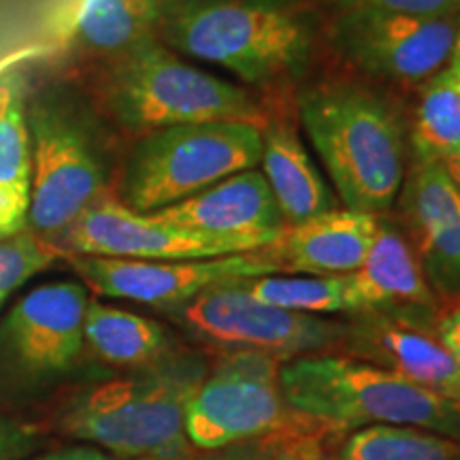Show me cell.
I'll use <instances>...</instances> for the list:
<instances>
[{"instance_id": "cell-18", "label": "cell", "mask_w": 460, "mask_h": 460, "mask_svg": "<svg viewBox=\"0 0 460 460\" xmlns=\"http://www.w3.org/2000/svg\"><path fill=\"white\" fill-rule=\"evenodd\" d=\"M356 314L377 312L433 322L437 301L416 252L399 230L379 224L358 271L349 273Z\"/></svg>"}, {"instance_id": "cell-5", "label": "cell", "mask_w": 460, "mask_h": 460, "mask_svg": "<svg viewBox=\"0 0 460 460\" xmlns=\"http://www.w3.org/2000/svg\"><path fill=\"white\" fill-rule=\"evenodd\" d=\"M105 99L119 124L143 132L258 115L245 90L188 65L156 37L111 58Z\"/></svg>"}, {"instance_id": "cell-1", "label": "cell", "mask_w": 460, "mask_h": 460, "mask_svg": "<svg viewBox=\"0 0 460 460\" xmlns=\"http://www.w3.org/2000/svg\"><path fill=\"white\" fill-rule=\"evenodd\" d=\"M207 371L197 354L164 356L79 394L62 413V430L119 458L188 460L186 405Z\"/></svg>"}, {"instance_id": "cell-28", "label": "cell", "mask_w": 460, "mask_h": 460, "mask_svg": "<svg viewBox=\"0 0 460 460\" xmlns=\"http://www.w3.org/2000/svg\"><path fill=\"white\" fill-rule=\"evenodd\" d=\"M37 429L0 413V460H24L37 450Z\"/></svg>"}, {"instance_id": "cell-27", "label": "cell", "mask_w": 460, "mask_h": 460, "mask_svg": "<svg viewBox=\"0 0 460 460\" xmlns=\"http://www.w3.org/2000/svg\"><path fill=\"white\" fill-rule=\"evenodd\" d=\"M341 9H376L413 17H450L460 0H332Z\"/></svg>"}, {"instance_id": "cell-3", "label": "cell", "mask_w": 460, "mask_h": 460, "mask_svg": "<svg viewBox=\"0 0 460 460\" xmlns=\"http://www.w3.org/2000/svg\"><path fill=\"white\" fill-rule=\"evenodd\" d=\"M156 32L252 85L296 77L312 56V31L284 0H166Z\"/></svg>"}, {"instance_id": "cell-24", "label": "cell", "mask_w": 460, "mask_h": 460, "mask_svg": "<svg viewBox=\"0 0 460 460\" xmlns=\"http://www.w3.org/2000/svg\"><path fill=\"white\" fill-rule=\"evenodd\" d=\"M245 292L258 301L290 309L298 314L331 315L341 312L356 314L349 275H303V278H281V275H261L241 279Z\"/></svg>"}, {"instance_id": "cell-14", "label": "cell", "mask_w": 460, "mask_h": 460, "mask_svg": "<svg viewBox=\"0 0 460 460\" xmlns=\"http://www.w3.org/2000/svg\"><path fill=\"white\" fill-rule=\"evenodd\" d=\"M343 343L360 360L460 405V369L433 331V322L367 312L345 326Z\"/></svg>"}, {"instance_id": "cell-16", "label": "cell", "mask_w": 460, "mask_h": 460, "mask_svg": "<svg viewBox=\"0 0 460 460\" xmlns=\"http://www.w3.org/2000/svg\"><path fill=\"white\" fill-rule=\"evenodd\" d=\"M402 216L430 281L460 295V188L444 164H416L402 188Z\"/></svg>"}, {"instance_id": "cell-20", "label": "cell", "mask_w": 460, "mask_h": 460, "mask_svg": "<svg viewBox=\"0 0 460 460\" xmlns=\"http://www.w3.org/2000/svg\"><path fill=\"white\" fill-rule=\"evenodd\" d=\"M26 79L0 73V237L26 228L31 203V139L26 122Z\"/></svg>"}, {"instance_id": "cell-7", "label": "cell", "mask_w": 460, "mask_h": 460, "mask_svg": "<svg viewBox=\"0 0 460 460\" xmlns=\"http://www.w3.org/2000/svg\"><path fill=\"white\" fill-rule=\"evenodd\" d=\"M31 203L26 228L56 243L105 192V166L68 105L37 96L26 105Z\"/></svg>"}, {"instance_id": "cell-13", "label": "cell", "mask_w": 460, "mask_h": 460, "mask_svg": "<svg viewBox=\"0 0 460 460\" xmlns=\"http://www.w3.org/2000/svg\"><path fill=\"white\" fill-rule=\"evenodd\" d=\"M458 20L413 17L376 9H341L332 39L365 73L396 82H420L444 71Z\"/></svg>"}, {"instance_id": "cell-34", "label": "cell", "mask_w": 460, "mask_h": 460, "mask_svg": "<svg viewBox=\"0 0 460 460\" xmlns=\"http://www.w3.org/2000/svg\"><path fill=\"white\" fill-rule=\"evenodd\" d=\"M444 166H446V171L450 172V177L454 180V183H456V186L460 188V149H458L456 154H454L450 160H447Z\"/></svg>"}, {"instance_id": "cell-10", "label": "cell", "mask_w": 460, "mask_h": 460, "mask_svg": "<svg viewBox=\"0 0 460 460\" xmlns=\"http://www.w3.org/2000/svg\"><path fill=\"white\" fill-rule=\"evenodd\" d=\"M88 292L79 281L32 288L0 320V377L26 386L49 384L84 352Z\"/></svg>"}, {"instance_id": "cell-4", "label": "cell", "mask_w": 460, "mask_h": 460, "mask_svg": "<svg viewBox=\"0 0 460 460\" xmlns=\"http://www.w3.org/2000/svg\"><path fill=\"white\" fill-rule=\"evenodd\" d=\"M286 405L331 427L401 424L460 441V405L382 367L329 354H305L279 367Z\"/></svg>"}, {"instance_id": "cell-8", "label": "cell", "mask_w": 460, "mask_h": 460, "mask_svg": "<svg viewBox=\"0 0 460 460\" xmlns=\"http://www.w3.org/2000/svg\"><path fill=\"white\" fill-rule=\"evenodd\" d=\"M239 281L209 288L190 303L172 309V314L194 337L228 352L252 349L278 360H290L343 343L345 326L341 322L262 303L245 292Z\"/></svg>"}, {"instance_id": "cell-32", "label": "cell", "mask_w": 460, "mask_h": 460, "mask_svg": "<svg viewBox=\"0 0 460 460\" xmlns=\"http://www.w3.org/2000/svg\"><path fill=\"white\" fill-rule=\"evenodd\" d=\"M24 460H113V456L101 447L84 444V446H68L62 450L41 454V456L24 458Z\"/></svg>"}, {"instance_id": "cell-22", "label": "cell", "mask_w": 460, "mask_h": 460, "mask_svg": "<svg viewBox=\"0 0 460 460\" xmlns=\"http://www.w3.org/2000/svg\"><path fill=\"white\" fill-rule=\"evenodd\" d=\"M166 0H85L75 22V41L84 51L118 58L156 37Z\"/></svg>"}, {"instance_id": "cell-33", "label": "cell", "mask_w": 460, "mask_h": 460, "mask_svg": "<svg viewBox=\"0 0 460 460\" xmlns=\"http://www.w3.org/2000/svg\"><path fill=\"white\" fill-rule=\"evenodd\" d=\"M447 68H452L454 73L460 75V22H458V28H456V37H454L452 56H450V62H447Z\"/></svg>"}, {"instance_id": "cell-31", "label": "cell", "mask_w": 460, "mask_h": 460, "mask_svg": "<svg viewBox=\"0 0 460 460\" xmlns=\"http://www.w3.org/2000/svg\"><path fill=\"white\" fill-rule=\"evenodd\" d=\"M273 460H324L318 441L301 439V437H288Z\"/></svg>"}, {"instance_id": "cell-11", "label": "cell", "mask_w": 460, "mask_h": 460, "mask_svg": "<svg viewBox=\"0 0 460 460\" xmlns=\"http://www.w3.org/2000/svg\"><path fill=\"white\" fill-rule=\"evenodd\" d=\"M73 271L84 284L107 298H122L158 309L181 307L209 288L230 281L278 273L279 267L267 247L245 254L200 261H130L66 254Z\"/></svg>"}, {"instance_id": "cell-29", "label": "cell", "mask_w": 460, "mask_h": 460, "mask_svg": "<svg viewBox=\"0 0 460 460\" xmlns=\"http://www.w3.org/2000/svg\"><path fill=\"white\" fill-rule=\"evenodd\" d=\"M288 439L286 435L273 433L267 437H256V439L239 441V444H230L217 450H209L205 456L197 460H273L278 456L279 447Z\"/></svg>"}, {"instance_id": "cell-12", "label": "cell", "mask_w": 460, "mask_h": 460, "mask_svg": "<svg viewBox=\"0 0 460 460\" xmlns=\"http://www.w3.org/2000/svg\"><path fill=\"white\" fill-rule=\"evenodd\" d=\"M65 254L130 258V261H200L245 254L267 247L262 239L217 237L139 214L105 194L66 230Z\"/></svg>"}, {"instance_id": "cell-26", "label": "cell", "mask_w": 460, "mask_h": 460, "mask_svg": "<svg viewBox=\"0 0 460 460\" xmlns=\"http://www.w3.org/2000/svg\"><path fill=\"white\" fill-rule=\"evenodd\" d=\"M60 256H66L60 245L39 237L32 230L0 237V309L11 296L28 284L34 275L49 269Z\"/></svg>"}, {"instance_id": "cell-15", "label": "cell", "mask_w": 460, "mask_h": 460, "mask_svg": "<svg viewBox=\"0 0 460 460\" xmlns=\"http://www.w3.org/2000/svg\"><path fill=\"white\" fill-rule=\"evenodd\" d=\"M175 226L217 237L262 239L269 245L286 228L262 171L247 169L163 209L149 211Z\"/></svg>"}, {"instance_id": "cell-23", "label": "cell", "mask_w": 460, "mask_h": 460, "mask_svg": "<svg viewBox=\"0 0 460 460\" xmlns=\"http://www.w3.org/2000/svg\"><path fill=\"white\" fill-rule=\"evenodd\" d=\"M416 164H446L460 149V75L444 68L424 85L411 132Z\"/></svg>"}, {"instance_id": "cell-25", "label": "cell", "mask_w": 460, "mask_h": 460, "mask_svg": "<svg viewBox=\"0 0 460 460\" xmlns=\"http://www.w3.org/2000/svg\"><path fill=\"white\" fill-rule=\"evenodd\" d=\"M460 441L401 424H373L354 430L335 460H458Z\"/></svg>"}, {"instance_id": "cell-6", "label": "cell", "mask_w": 460, "mask_h": 460, "mask_svg": "<svg viewBox=\"0 0 460 460\" xmlns=\"http://www.w3.org/2000/svg\"><path fill=\"white\" fill-rule=\"evenodd\" d=\"M262 130L256 122H205L149 130L124 172L126 207L149 214L192 197L239 171L256 169Z\"/></svg>"}, {"instance_id": "cell-21", "label": "cell", "mask_w": 460, "mask_h": 460, "mask_svg": "<svg viewBox=\"0 0 460 460\" xmlns=\"http://www.w3.org/2000/svg\"><path fill=\"white\" fill-rule=\"evenodd\" d=\"M85 343L115 367L143 369L169 356L171 339L158 322L90 298L84 320Z\"/></svg>"}, {"instance_id": "cell-37", "label": "cell", "mask_w": 460, "mask_h": 460, "mask_svg": "<svg viewBox=\"0 0 460 460\" xmlns=\"http://www.w3.org/2000/svg\"><path fill=\"white\" fill-rule=\"evenodd\" d=\"M456 75H458V73H456Z\"/></svg>"}, {"instance_id": "cell-35", "label": "cell", "mask_w": 460, "mask_h": 460, "mask_svg": "<svg viewBox=\"0 0 460 460\" xmlns=\"http://www.w3.org/2000/svg\"><path fill=\"white\" fill-rule=\"evenodd\" d=\"M122 460H158V458H122Z\"/></svg>"}, {"instance_id": "cell-30", "label": "cell", "mask_w": 460, "mask_h": 460, "mask_svg": "<svg viewBox=\"0 0 460 460\" xmlns=\"http://www.w3.org/2000/svg\"><path fill=\"white\" fill-rule=\"evenodd\" d=\"M433 331L460 369V298L435 314Z\"/></svg>"}, {"instance_id": "cell-9", "label": "cell", "mask_w": 460, "mask_h": 460, "mask_svg": "<svg viewBox=\"0 0 460 460\" xmlns=\"http://www.w3.org/2000/svg\"><path fill=\"white\" fill-rule=\"evenodd\" d=\"M279 360L262 352H228L207 371L186 405V437L194 450H217L279 433L288 405Z\"/></svg>"}, {"instance_id": "cell-19", "label": "cell", "mask_w": 460, "mask_h": 460, "mask_svg": "<svg viewBox=\"0 0 460 460\" xmlns=\"http://www.w3.org/2000/svg\"><path fill=\"white\" fill-rule=\"evenodd\" d=\"M261 164L284 222L301 224L337 209L329 183L292 130L284 126L262 130Z\"/></svg>"}, {"instance_id": "cell-2", "label": "cell", "mask_w": 460, "mask_h": 460, "mask_svg": "<svg viewBox=\"0 0 460 460\" xmlns=\"http://www.w3.org/2000/svg\"><path fill=\"white\" fill-rule=\"evenodd\" d=\"M298 113L345 209L388 211L405 175V139L388 102L360 85L322 84L301 94Z\"/></svg>"}, {"instance_id": "cell-17", "label": "cell", "mask_w": 460, "mask_h": 460, "mask_svg": "<svg viewBox=\"0 0 460 460\" xmlns=\"http://www.w3.org/2000/svg\"><path fill=\"white\" fill-rule=\"evenodd\" d=\"M377 216L332 209L290 224L267 245L279 271L305 275H349L367 261L377 233Z\"/></svg>"}, {"instance_id": "cell-36", "label": "cell", "mask_w": 460, "mask_h": 460, "mask_svg": "<svg viewBox=\"0 0 460 460\" xmlns=\"http://www.w3.org/2000/svg\"><path fill=\"white\" fill-rule=\"evenodd\" d=\"M458 460H460V456H458Z\"/></svg>"}]
</instances>
